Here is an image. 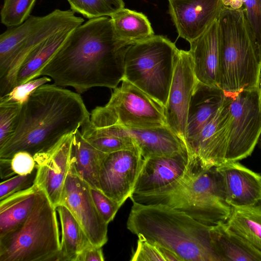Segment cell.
<instances>
[{
	"label": "cell",
	"mask_w": 261,
	"mask_h": 261,
	"mask_svg": "<svg viewBox=\"0 0 261 261\" xmlns=\"http://www.w3.org/2000/svg\"><path fill=\"white\" fill-rule=\"evenodd\" d=\"M129 45L117 37L110 17L89 19L71 32L38 77L47 76L79 94L94 87L114 89L123 79Z\"/></svg>",
	"instance_id": "cell-1"
},
{
	"label": "cell",
	"mask_w": 261,
	"mask_h": 261,
	"mask_svg": "<svg viewBox=\"0 0 261 261\" xmlns=\"http://www.w3.org/2000/svg\"><path fill=\"white\" fill-rule=\"evenodd\" d=\"M90 118L80 94L55 84H44L23 104L14 133L0 147V158L11 159L20 151L33 155L46 151Z\"/></svg>",
	"instance_id": "cell-2"
},
{
	"label": "cell",
	"mask_w": 261,
	"mask_h": 261,
	"mask_svg": "<svg viewBox=\"0 0 261 261\" xmlns=\"http://www.w3.org/2000/svg\"><path fill=\"white\" fill-rule=\"evenodd\" d=\"M126 226L138 237L172 251L181 261H221L212 226L167 205L133 202Z\"/></svg>",
	"instance_id": "cell-3"
},
{
	"label": "cell",
	"mask_w": 261,
	"mask_h": 261,
	"mask_svg": "<svg viewBox=\"0 0 261 261\" xmlns=\"http://www.w3.org/2000/svg\"><path fill=\"white\" fill-rule=\"evenodd\" d=\"M129 198L141 204L167 205L209 226L226 222L232 207L223 197L216 167L187 165L184 174L170 184Z\"/></svg>",
	"instance_id": "cell-4"
},
{
	"label": "cell",
	"mask_w": 261,
	"mask_h": 261,
	"mask_svg": "<svg viewBox=\"0 0 261 261\" xmlns=\"http://www.w3.org/2000/svg\"><path fill=\"white\" fill-rule=\"evenodd\" d=\"M218 20V87L228 93L258 88L261 55L244 8L225 7Z\"/></svg>",
	"instance_id": "cell-5"
},
{
	"label": "cell",
	"mask_w": 261,
	"mask_h": 261,
	"mask_svg": "<svg viewBox=\"0 0 261 261\" xmlns=\"http://www.w3.org/2000/svg\"><path fill=\"white\" fill-rule=\"evenodd\" d=\"M72 10L55 9L42 16H31L21 24L8 28L0 35V97L15 87L18 71L38 46L60 32L74 29L84 19Z\"/></svg>",
	"instance_id": "cell-6"
},
{
	"label": "cell",
	"mask_w": 261,
	"mask_h": 261,
	"mask_svg": "<svg viewBox=\"0 0 261 261\" xmlns=\"http://www.w3.org/2000/svg\"><path fill=\"white\" fill-rule=\"evenodd\" d=\"M56 210L40 189L27 220L0 237V261H57L61 241Z\"/></svg>",
	"instance_id": "cell-7"
},
{
	"label": "cell",
	"mask_w": 261,
	"mask_h": 261,
	"mask_svg": "<svg viewBox=\"0 0 261 261\" xmlns=\"http://www.w3.org/2000/svg\"><path fill=\"white\" fill-rule=\"evenodd\" d=\"M174 43L155 35L130 45L124 59L123 80L166 106L178 50Z\"/></svg>",
	"instance_id": "cell-8"
},
{
	"label": "cell",
	"mask_w": 261,
	"mask_h": 261,
	"mask_svg": "<svg viewBox=\"0 0 261 261\" xmlns=\"http://www.w3.org/2000/svg\"><path fill=\"white\" fill-rule=\"evenodd\" d=\"M231 94L225 163L239 161L250 156L261 134V105L258 88Z\"/></svg>",
	"instance_id": "cell-9"
},
{
	"label": "cell",
	"mask_w": 261,
	"mask_h": 261,
	"mask_svg": "<svg viewBox=\"0 0 261 261\" xmlns=\"http://www.w3.org/2000/svg\"><path fill=\"white\" fill-rule=\"evenodd\" d=\"M122 82L104 106L115 119L116 124L129 129L167 125L164 107L128 81Z\"/></svg>",
	"instance_id": "cell-10"
},
{
	"label": "cell",
	"mask_w": 261,
	"mask_h": 261,
	"mask_svg": "<svg viewBox=\"0 0 261 261\" xmlns=\"http://www.w3.org/2000/svg\"><path fill=\"white\" fill-rule=\"evenodd\" d=\"M231 94L226 93L224 102L213 118L186 144L188 164L208 169L225 163Z\"/></svg>",
	"instance_id": "cell-11"
},
{
	"label": "cell",
	"mask_w": 261,
	"mask_h": 261,
	"mask_svg": "<svg viewBox=\"0 0 261 261\" xmlns=\"http://www.w3.org/2000/svg\"><path fill=\"white\" fill-rule=\"evenodd\" d=\"M143 162L138 147L107 154L99 172L100 190L121 206L133 194Z\"/></svg>",
	"instance_id": "cell-12"
},
{
	"label": "cell",
	"mask_w": 261,
	"mask_h": 261,
	"mask_svg": "<svg viewBox=\"0 0 261 261\" xmlns=\"http://www.w3.org/2000/svg\"><path fill=\"white\" fill-rule=\"evenodd\" d=\"M90 186L69 170L60 205L65 206L77 221L91 244L102 247L108 241V225L92 200Z\"/></svg>",
	"instance_id": "cell-13"
},
{
	"label": "cell",
	"mask_w": 261,
	"mask_h": 261,
	"mask_svg": "<svg viewBox=\"0 0 261 261\" xmlns=\"http://www.w3.org/2000/svg\"><path fill=\"white\" fill-rule=\"evenodd\" d=\"M197 81L190 51L178 49L164 110L168 126L184 143L189 106Z\"/></svg>",
	"instance_id": "cell-14"
},
{
	"label": "cell",
	"mask_w": 261,
	"mask_h": 261,
	"mask_svg": "<svg viewBox=\"0 0 261 261\" xmlns=\"http://www.w3.org/2000/svg\"><path fill=\"white\" fill-rule=\"evenodd\" d=\"M73 134L64 136L48 149L33 155L36 169L34 183L45 193L55 208L61 204L70 169Z\"/></svg>",
	"instance_id": "cell-15"
},
{
	"label": "cell",
	"mask_w": 261,
	"mask_h": 261,
	"mask_svg": "<svg viewBox=\"0 0 261 261\" xmlns=\"http://www.w3.org/2000/svg\"><path fill=\"white\" fill-rule=\"evenodd\" d=\"M169 12L178 36L189 42L200 36L218 19L221 0H168Z\"/></svg>",
	"instance_id": "cell-16"
},
{
	"label": "cell",
	"mask_w": 261,
	"mask_h": 261,
	"mask_svg": "<svg viewBox=\"0 0 261 261\" xmlns=\"http://www.w3.org/2000/svg\"><path fill=\"white\" fill-rule=\"evenodd\" d=\"M222 196L231 206L257 205L261 202V174L239 161L216 167Z\"/></svg>",
	"instance_id": "cell-17"
},
{
	"label": "cell",
	"mask_w": 261,
	"mask_h": 261,
	"mask_svg": "<svg viewBox=\"0 0 261 261\" xmlns=\"http://www.w3.org/2000/svg\"><path fill=\"white\" fill-rule=\"evenodd\" d=\"M188 161V152L144 159L133 194L149 193L172 182L184 174Z\"/></svg>",
	"instance_id": "cell-18"
},
{
	"label": "cell",
	"mask_w": 261,
	"mask_h": 261,
	"mask_svg": "<svg viewBox=\"0 0 261 261\" xmlns=\"http://www.w3.org/2000/svg\"><path fill=\"white\" fill-rule=\"evenodd\" d=\"M218 19L200 36L189 42V51L193 58L197 80L204 84L215 87H218L219 65Z\"/></svg>",
	"instance_id": "cell-19"
},
{
	"label": "cell",
	"mask_w": 261,
	"mask_h": 261,
	"mask_svg": "<svg viewBox=\"0 0 261 261\" xmlns=\"http://www.w3.org/2000/svg\"><path fill=\"white\" fill-rule=\"evenodd\" d=\"M226 95V93L219 87L197 81L189 106L186 146L215 116Z\"/></svg>",
	"instance_id": "cell-20"
},
{
	"label": "cell",
	"mask_w": 261,
	"mask_h": 261,
	"mask_svg": "<svg viewBox=\"0 0 261 261\" xmlns=\"http://www.w3.org/2000/svg\"><path fill=\"white\" fill-rule=\"evenodd\" d=\"M127 129L144 159L188 152L184 142L167 125L144 129Z\"/></svg>",
	"instance_id": "cell-21"
},
{
	"label": "cell",
	"mask_w": 261,
	"mask_h": 261,
	"mask_svg": "<svg viewBox=\"0 0 261 261\" xmlns=\"http://www.w3.org/2000/svg\"><path fill=\"white\" fill-rule=\"evenodd\" d=\"M107 154L93 146L77 129L73 134L69 170L91 187L100 190L99 172Z\"/></svg>",
	"instance_id": "cell-22"
},
{
	"label": "cell",
	"mask_w": 261,
	"mask_h": 261,
	"mask_svg": "<svg viewBox=\"0 0 261 261\" xmlns=\"http://www.w3.org/2000/svg\"><path fill=\"white\" fill-rule=\"evenodd\" d=\"M40 189L34 183L0 200V237L22 224L33 210Z\"/></svg>",
	"instance_id": "cell-23"
},
{
	"label": "cell",
	"mask_w": 261,
	"mask_h": 261,
	"mask_svg": "<svg viewBox=\"0 0 261 261\" xmlns=\"http://www.w3.org/2000/svg\"><path fill=\"white\" fill-rule=\"evenodd\" d=\"M211 231L221 261H261V252L232 231L225 222L212 226Z\"/></svg>",
	"instance_id": "cell-24"
},
{
	"label": "cell",
	"mask_w": 261,
	"mask_h": 261,
	"mask_svg": "<svg viewBox=\"0 0 261 261\" xmlns=\"http://www.w3.org/2000/svg\"><path fill=\"white\" fill-rule=\"evenodd\" d=\"M73 30L58 33L35 48L21 64L17 74L15 87L38 78L41 69L59 49Z\"/></svg>",
	"instance_id": "cell-25"
},
{
	"label": "cell",
	"mask_w": 261,
	"mask_h": 261,
	"mask_svg": "<svg viewBox=\"0 0 261 261\" xmlns=\"http://www.w3.org/2000/svg\"><path fill=\"white\" fill-rule=\"evenodd\" d=\"M56 210L62 230L57 261H76L80 253L91 243L77 221L65 206L60 205Z\"/></svg>",
	"instance_id": "cell-26"
},
{
	"label": "cell",
	"mask_w": 261,
	"mask_h": 261,
	"mask_svg": "<svg viewBox=\"0 0 261 261\" xmlns=\"http://www.w3.org/2000/svg\"><path fill=\"white\" fill-rule=\"evenodd\" d=\"M110 17L117 37L128 44L143 41L154 35L150 21L141 12L123 8Z\"/></svg>",
	"instance_id": "cell-27"
},
{
	"label": "cell",
	"mask_w": 261,
	"mask_h": 261,
	"mask_svg": "<svg viewBox=\"0 0 261 261\" xmlns=\"http://www.w3.org/2000/svg\"><path fill=\"white\" fill-rule=\"evenodd\" d=\"M231 207L226 225L261 252V207L258 205Z\"/></svg>",
	"instance_id": "cell-28"
},
{
	"label": "cell",
	"mask_w": 261,
	"mask_h": 261,
	"mask_svg": "<svg viewBox=\"0 0 261 261\" xmlns=\"http://www.w3.org/2000/svg\"><path fill=\"white\" fill-rule=\"evenodd\" d=\"M71 9L84 17L109 16L124 8L123 0H67Z\"/></svg>",
	"instance_id": "cell-29"
},
{
	"label": "cell",
	"mask_w": 261,
	"mask_h": 261,
	"mask_svg": "<svg viewBox=\"0 0 261 261\" xmlns=\"http://www.w3.org/2000/svg\"><path fill=\"white\" fill-rule=\"evenodd\" d=\"M36 0H4L1 11V23L7 28L18 26L30 16Z\"/></svg>",
	"instance_id": "cell-30"
},
{
	"label": "cell",
	"mask_w": 261,
	"mask_h": 261,
	"mask_svg": "<svg viewBox=\"0 0 261 261\" xmlns=\"http://www.w3.org/2000/svg\"><path fill=\"white\" fill-rule=\"evenodd\" d=\"M22 105L17 103H0V147L14 133Z\"/></svg>",
	"instance_id": "cell-31"
},
{
	"label": "cell",
	"mask_w": 261,
	"mask_h": 261,
	"mask_svg": "<svg viewBox=\"0 0 261 261\" xmlns=\"http://www.w3.org/2000/svg\"><path fill=\"white\" fill-rule=\"evenodd\" d=\"M85 139L97 149L107 154L137 147L131 135L118 137L104 135Z\"/></svg>",
	"instance_id": "cell-32"
},
{
	"label": "cell",
	"mask_w": 261,
	"mask_h": 261,
	"mask_svg": "<svg viewBox=\"0 0 261 261\" xmlns=\"http://www.w3.org/2000/svg\"><path fill=\"white\" fill-rule=\"evenodd\" d=\"M51 80L47 76H42L17 85L10 92L0 97V103H17L23 105L35 90Z\"/></svg>",
	"instance_id": "cell-33"
},
{
	"label": "cell",
	"mask_w": 261,
	"mask_h": 261,
	"mask_svg": "<svg viewBox=\"0 0 261 261\" xmlns=\"http://www.w3.org/2000/svg\"><path fill=\"white\" fill-rule=\"evenodd\" d=\"M90 191L97 210L105 221L109 224L113 220L121 206L100 190L90 187Z\"/></svg>",
	"instance_id": "cell-34"
},
{
	"label": "cell",
	"mask_w": 261,
	"mask_h": 261,
	"mask_svg": "<svg viewBox=\"0 0 261 261\" xmlns=\"http://www.w3.org/2000/svg\"><path fill=\"white\" fill-rule=\"evenodd\" d=\"M36 169L30 174L13 176L0 184V200L9 195L27 189L33 186L35 182Z\"/></svg>",
	"instance_id": "cell-35"
},
{
	"label": "cell",
	"mask_w": 261,
	"mask_h": 261,
	"mask_svg": "<svg viewBox=\"0 0 261 261\" xmlns=\"http://www.w3.org/2000/svg\"><path fill=\"white\" fill-rule=\"evenodd\" d=\"M243 8L261 55V0H244Z\"/></svg>",
	"instance_id": "cell-36"
},
{
	"label": "cell",
	"mask_w": 261,
	"mask_h": 261,
	"mask_svg": "<svg viewBox=\"0 0 261 261\" xmlns=\"http://www.w3.org/2000/svg\"><path fill=\"white\" fill-rule=\"evenodd\" d=\"M131 261H165L158 247L146 239L138 237L137 247Z\"/></svg>",
	"instance_id": "cell-37"
},
{
	"label": "cell",
	"mask_w": 261,
	"mask_h": 261,
	"mask_svg": "<svg viewBox=\"0 0 261 261\" xmlns=\"http://www.w3.org/2000/svg\"><path fill=\"white\" fill-rule=\"evenodd\" d=\"M11 162L13 171L18 175L30 174L36 168L33 155L25 151L15 153L12 157Z\"/></svg>",
	"instance_id": "cell-38"
},
{
	"label": "cell",
	"mask_w": 261,
	"mask_h": 261,
	"mask_svg": "<svg viewBox=\"0 0 261 261\" xmlns=\"http://www.w3.org/2000/svg\"><path fill=\"white\" fill-rule=\"evenodd\" d=\"M104 256L101 247L91 244L85 248L78 255L76 261H103Z\"/></svg>",
	"instance_id": "cell-39"
},
{
	"label": "cell",
	"mask_w": 261,
	"mask_h": 261,
	"mask_svg": "<svg viewBox=\"0 0 261 261\" xmlns=\"http://www.w3.org/2000/svg\"><path fill=\"white\" fill-rule=\"evenodd\" d=\"M11 159L0 158V175L1 179H7L14 175L11 165Z\"/></svg>",
	"instance_id": "cell-40"
},
{
	"label": "cell",
	"mask_w": 261,
	"mask_h": 261,
	"mask_svg": "<svg viewBox=\"0 0 261 261\" xmlns=\"http://www.w3.org/2000/svg\"><path fill=\"white\" fill-rule=\"evenodd\" d=\"M163 256L165 261H181L180 259L172 251L156 245Z\"/></svg>",
	"instance_id": "cell-41"
},
{
	"label": "cell",
	"mask_w": 261,
	"mask_h": 261,
	"mask_svg": "<svg viewBox=\"0 0 261 261\" xmlns=\"http://www.w3.org/2000/svg\"><path fill=\"white\" fill-rule=\"evenodd\" d=\"M226 7L237 10L243 8L244 0H221Z\"/></svg>",
	"instance_id": "cell-42"
},
{
	"label": "cell",
	"mask_w": 261,
	"mask_h": 261,
	"mask_svg": "<svg viewBox=\"0 0 261 261\" xmlns=\"http://www.w3.org/2000/svg\"><path fill=\"white\" fill-rule=\"evenodd\" d=\"M258 90L259 101H260V103L261 105V73H260L259 79Z\"/></svg>",
	"instance_id": "cell-43"
},
{
	"label": "cell",
	"mask_w": 261,
	"mask_h": 261,
	"mask_svg": "<svg viewBox=\"0 0 261 261\" xmlns=\"http://www.w3.org/2000/svg\"><path fill=\"white\" fill-rule=\"evenodd\" d=\"M257 144H258L259 148L261 149V134L259 137L258 142H257ZM260 174H261V173H260Z\"/></svg>",
	"instance_id": "cell-44"
},
{
	"label": "cell",
	"mask_w": 261,
	"mask_h": 261,
	"mask_svg": "<svg viewBox=\"0 0 261 261\" xmlns=\"http://www.w3.org/2000/svg\"><path fill=\"white\" fill-rule=\"evenodd\" d=\"M258 205L259 206H260L261 207V202L260 203H259L258 205Z\"/></svg>",
	"instance_id": "cell-45"
}]
</instances>
